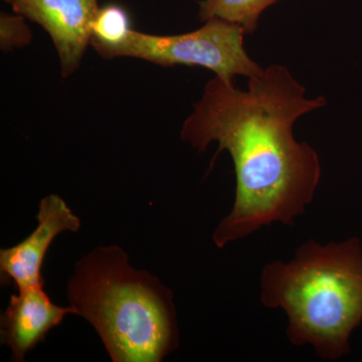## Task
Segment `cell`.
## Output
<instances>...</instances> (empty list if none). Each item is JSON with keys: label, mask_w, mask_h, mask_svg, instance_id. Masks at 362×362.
Returning a JSON list of instances; mask_svg holds the SVG:
<instances>
[{"label": "cell", "mask_w": 362, "mask_h": 362, "mask_svg": "<svg viewBox=\"0 0 362 362\" xmlns=\"http://www.w3.org/2000/svg\"><path fill=\"white\" fill-rule=\"evenodd\" d=\"M305 93L304 86L281 65L249 78L247 90L216 76L183 123L181 139L197 151L218 142L211 169L223 150L232 156L235 202L213 235L220 249L264 226H294L313 201L320 159L308 143L296 141L293 126L327 101L322 96L307 99Z\"/></svg>", "instance_id": "cell-1"}, {"label": "cell", "mask_w": 362, "mask_h": 362, "mask_svg": "<svg viewBox=\"0 0 362 362\" xmlns=\"http://www.w3.org/2000/svg\"><path fill=\"white\" fill-rule=\"evenodd\" d=\"M66 297L113 362H160L180 347L173 290L133 268L121 247H98L78 259Z\"/></svg>", "instance_id": "cell-2"}, {"label": "cell", "mask_w": 362, "mask_h": 362, "mask_svg": "<svg viewBox=\"0 0 362 362\" xmlns=\"http://www.w3.org/2000/svg\"><path fill=\"white\" fill-rule=\"evenodd\" d=\"M261 302L284 310L292 344L312 345L323 361L342 358L349 354L350 335L362 322L361 239L326 245L310 240L288 263L267 264Z\"/></svg>", "instance_id": "cell-3"}, {"label": "cell", "mask_w": 362, "mask_h": 362, "mask_svg": "<svg viewBox=\"0 0 362 362\" xmlns=\"http://www.w3.org/2000/svg\"><path fill=\"white\" fill-rule=\"evenodd\" d=\"M244 28L213 18L194 32L173 35H153L131 32L116 49L114 58L144 59L156 65L202 66L233 82L235 76L258 77L265 69L252 61L244 47Z\"/></svg>", "instance_id": "cell-4"}, {"label": "cell", "mask_w": 362, "mask_h": 362, "mask_svg": "<svg viewBox=\"0 0 362 362\" xmlns=\"http://www.w3.org/2000/svg\"><path fill=\"white\" fill-rule=\"evenodd\" d=\"M16 13L42 26L58 52L61 74L70 77L90 45L98 0H7Z\"/></svg>", "instance_id": "cell-5"}, {"label": "cell", "mask_w": 362, "mask_h": 362, "mask_svg": "<svg viewBox=\"0 0 362 362\" xmlns=\"http://www.w3.org/2000/svg\"><path fill=\"white\" fill-rule=\"evenodd\" d=\"M37 226L23 242L0 250L1 284L13 285L16 289L45 283L42 266L52 243L65 232L77 233L80 218L58 194L42 199L37 214Z\"/></svg>", "instance_id": "cell-6"}, {"label": "cell", "mask_w": 362, "mask_h": 362, "mask_svg": "<svg viewBox=\"0 0 362 362\" xmlns=\"http://www.w3.org/2000/svg\"><path fill=\"white\" fill-rule=\"evenodd\" d=\"M45 283L25 286L11 297L6 311L0 318L1 344L8 346L11 361L23 362L26 354L39 343L45 341L47 333L58 327L69 314L76 315L71 306L52 303L45 290Z\"/></svg>", "instance_id": "cell-7"}, {"label": "cell", "mask_w": 362, "mask_h": 362, "mask_svg": "<svg viewBox=\"0 0 362 362\" xmlns=\"http://www.w3.org/2000/svg\"><path fill=\"white\" fill-rule=\"evenodd\" d=\"M133 28L129 14L119 4L99 7L90 26V45L99 56L113 59L114 52L127 40Z\"/></svg>", "instance_id": "cell-8"}, {"label": "cell", "mask_w": 362, "mask_h": 362, "mask_svg": "<svg viewBox=\"0 0 362 362\" xmlns=\"http://www.w3.org/2000/svg\"><path fill=\"white\" fill-rule=\"evenodd\" d=\"M280 0H202L199 18L202 23L213 18L239 25L246 35L258 28L261 14Z\"/></svg>", "instance_id": "cell-9"}, {"label": "cell", "mask_w": 362, "mask_h": 362, "mask_svg": "<svg viewBox=\"0 0 362 362\" xmlns=\"http://www.w3.org/2000/svg\"><path fill=\"white\" fill-rule=\"evenodd\" d=\"M26 18L21 14L1 13L0 16V47L4 52L30 45L33 33L25 23Z\"/></svg>", "instance_id": "cell-10"}, {"label": "cell", "mask_w": 362, "mask_h": 362, "mask_svg": "<svg viewBox=\"0 0 362 362\" xmlns=\"http://www.w3.org/2000/svg\"><path fill=\"white\" fill-rule=\"evenodd\" d=\"M4 1L7 2V0H4Z\"/></svg>", "instance_id": "cell-11"}]
</instances>
